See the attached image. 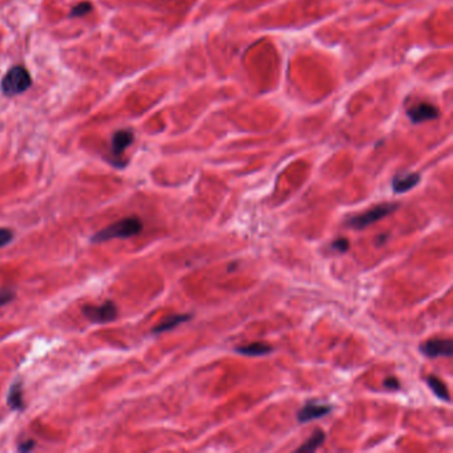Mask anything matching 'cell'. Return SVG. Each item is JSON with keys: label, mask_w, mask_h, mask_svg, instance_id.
Returning <instances> with one entry per match:
<instances>
[{"label": "cell", "mask_w": 453, "mask_h": 453, "mask_svg": "<svg viewBox=\"0 0 453 453\" xmlns=\"http://www.w3.org/2000/svg\"><path fill=\"white\" fill-rule=\"evenodd\" d=\"M32 85V79L27 69L22 66H15L10 69L1 80V92L8 97L24 94Z\"/></svg>", "instance_id": "cell-2"}, {"label": "cell", "mask_w": 453, "mask_h": 453, "mask_svg": "<svg viewBox=\"0 0 453 453\" xmlns=\"http://www.w3.org/2000/svg\"><path fill=\"white\" fill-rule=\"evenodd\" d=\"M191 318H192L191 314H179V315L168 316V318H165L164 320L160 325H157L153 329V334H161V332H165V331L176 329L181 323L188 322Z\"/></svg>", "instance_id": "cell-12"}, {"label": "cell", "mask_w": 453, "mask_h": 453, "mask_svg": "<svg viewBox=\"0 0 453 453\" xmlns=\"http://www.w3.org/2000/svg\"><path fill=\"white\" fill-rule=\"evenodd\" d=\"M420 351L426 357H451L453 354L452 341L451 339H429L426 343L420 346Z\"/></svg>", "instance_id": "cell-5"}, {"label": "cell", "mask_w": 453, "mask_h": 453, "mask_svg": "<svg viewBox=\"0 0 453 453\" xmlns=\"http://www.w3.org/2000/svg\"><path fill=\"white\" fill-rule=\"evenodd\" d=\"M7 403L11 410L14 411H22L24 410V401H23V385L20 380H16L14 385H11L8 396H7Z\"/></svg>", "instance_id": "cell-11"}, {"label": "cell", "mask_w": 453, "mask_h": 453, "mask_svg": "<svg viewBox=\"0 0 453 453\" xmlns=\"http://www.w3.org/2000/svg\"><path fill=\"white\" fill-rule=\"evenodd\" d=\"M82 314L92 323L104 325V323L113 322L119 315V310H117V306L110 301V302H104L100 306H91V304L85 306V307H82Z\"/></svg>", "instance_id": "cell-4"}, {"label": "cell", "mask_w": 453, "mask_h": 453, "mask_svg": "<svg viewBox=\"0 0 453 453\" xmlns=\"http://www.w3.org/2000/svg\"><path fill=\"white\" fill-rule=\"evenodd\" d=\"M325 439H326V435L325 432L322 431H316L315 433H313V436L310 439L307 440L302 447H299L297 451L298 452H315L318 448L322 447V444L325 443Z\"/></svg>", "instance_id": "cell-14"}, {"label": "cell", "mask_w": 453, "mask_h": 453, "mask_svg": "<svg viewBox=\"0 0 453 453\" xmlns=\"http://www.w3.org/2000/svg\"><path fill=\"white\" fill-rule=\"evenodd\" d=\"M331 410H332V407L329 404H322L315 400H310L299 410L297 417H298L299 423H309L314 419H320V417L329 415Z\"/></svg>", "instance_id": "cell-6"}, {"label": "cell", "mask_w": 453, "mask_h": 453, "mask_svg": "<svg viewBox=\"0 0 453 453\" xmlns=\"http://www.w3.org/2000/svg\"><path fill=\"white\" fill-rule=\"evenodd\" d=\"M15 299V291L13 288H0V307Z\"/></svg>", "instance_id": "cell-17"}, {"label": "cell", "mask_w": 453, "mask_h": 453, "mask_svg": "<svg viewBox=\"0 0 453 453\" xmlns=\"http://www.w3.org/2000/svg\"><path fill=\"white\" fill-rule=\"evenodd\" d=\"M14 239V232L7 228H0V247L7 246Z\"/></svg>", "instance_id": "cell-16"}, {"label": "cell", "mask_w": 453, "mask_h": 453, "mask_svg": "<svg viewBox=\"0 0 453 453\" xmlns=\"http://www.w3.org/2000/svg\"><path fill=\"white\" fill-rule=\"evenodd\" d=\"M439 110L428 103H420L417 105H413L411 110H408V117L412 123H424L428 120H435L439 117Z\"/></svg>", "instance_id": "cell-7"}, {"label": "cell", "mask_w": 453, "mask_h": 453, "mask_svg": "<svg viewBox=\"0 0 453 453\" xmlns=\"http://www.w3.org/2000/svg\"><path fill=\"white\" fill-rule=\"evenodd\" d=\"M385 387L387 389L398 391L399 388H400V383H399L398 379H395V378H388L385 380Z\"/></svg>", "instance_id": "cell-20"}, {"label": "cell", "mask_w": 453, "mask_h": 453, "mask_svg": "<svg viewBox=\"0 0 453 453\" xmlns=\"http://www.w3.org/2000/svg\"><path fill=\"white\" fill-rule=\"evenodd\" d=\"M92 8L94 7H92V4L89 1H84V3H80V4H77L76 7L72 8L69 17H82V16L89 14L92 11Z\"/></svg>", "instance_id": "cell-15"}, {"label": "cell", "mask_w": 453, "mask_h": 453, "mask_svg": "<svg viewBox=\"0 0 453 453\" xmlns=\"http://www.w3.org/2000/svg\"><path fill=\"white\" fill-rule=\"evenodd\" d=\"M141 230H142L141 220L138 216H131L104 228L103 230L95 234L91 241L95 244H103L116 238H131L141 233Z\"/></svg>", "instance_id": "cell-1"}, {"label": "cell", "mask_w": 453, "mask_h": 453, "mask_svg": "<svg viewBox=\"0 0 453 453\" xmlns=\"http://www.w3.org/2000/svg\"><path fill=\"white\" fill-rule=\"evenodd\" d=\"M419 173H408V174H399L392 179V189L395 193L410 192L419 182H420Z\"/></svg>", "instance_id": "cell-8"}, {"label": "cell", "mask_w": 453, "mask_h": 453, "mask_svg": "<svg viewBox=\"0 0 453 453\" xmlns=\"http://www.w3.org/2000/svg\"><path fill=\"white\" fill-rule=\"evenodd\" d=\"M238 354L246 355V357H265L273 352V347L269 344L255 342V343L247 344V346H239L235 348Z\"/></svg>", "instance_id": "cell-10"}, {"label": "cell", "mask_w": 453, "mask_h": 453, "mask_svg": "<svg viewBox=\"0 0 453 453\" xmlns=\"http://www.w3.org/2000/svg\"><path fill=\"white\" fill-rule=\"evenodd\" d=\"M426 385H429L431 391L440 399V400H444V401H450V392H448V388L447 385H444L441 380H440L438 376L435 375H431L426 378Z\"/></svg>", "instance_id": "cell-13"}, {"label": "cell", "mask_w": 453, "mask_h": 453, "mask_svg": "<svg viewBox=\"0 0 453 453\" xmlns=\"http://www.w3.org/2000/svg\"><path fill=\"white\" fill-rule=\"evenodd\" d=\"M398 207L399 204H380L362 214H357L355 217L350 218L347 225L355 230H363L372 223L383 220L387 216L392 214L394 211L398 210Z\"/></svg>", "instance_id": "cell-3"}, {"label": "cell", "mask_w": 453, "mask_h": 453, "mask_svg": "<svg viewBox=\"0 0 453 453\" xmlns=\"http://www.w3.org/2000/svg\"><path fill=\"white\" fill-rule=\"evenodd\" d=\"M135 140L131 131H117L112 138V151L114 156H120Z\"/></svg>", "instance_id": "cell-9"}, {"label": "cell", "mask_w": 453, "mask_h": 453, "mask_svg": "<svg viewBox=\"0 0 453 453\" xmlns=\"http://www.w3.org/2000/svg\"><path fill=\"white\" fill-rule=\"evenodd\" d=\"M35 445H36L35 440H26V441H22V443L19 444L17 451H19V452H29V451H32V450L35 448Z\"/></svg>", "instance_id": "cell-19"}, {"label": "cell", "mask_w": 453, "mask_h": 453, "mask_svg": "<svg viewBox=\"0 0 453 453\" xmlns=\"http://www.w3.org/2000/svg\"><path fill=\"white\" fill-rule=\"evenodd\" d=\"M332 248H334V250H338V251H341V253H346V251L350 248V242H348V239H346V238H338V239L334 241Z\"/></svg>", "instance_id": "cell-18"}]
</instances>
